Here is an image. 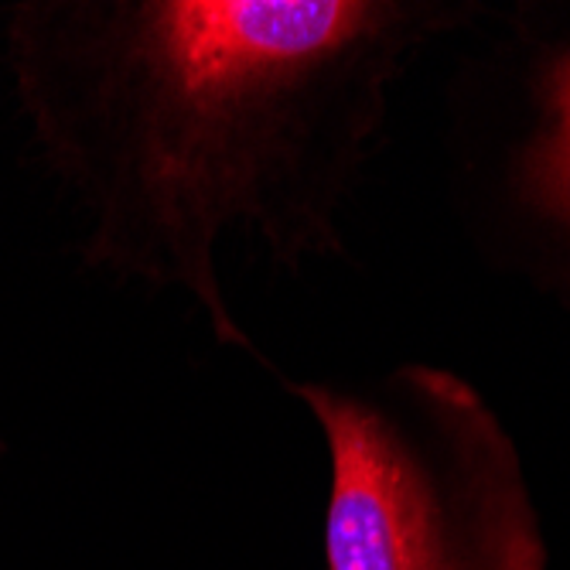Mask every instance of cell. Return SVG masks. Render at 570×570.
<instances>
[{"label":"cell","mask_w":570,"mask_h":570,"mask_svg":"<svg viewBox=\"0 0 570 570\" xmlns=\"http://www.w3.org/2000/svg\"><path fill=\"white\" fill-rule=\"evenodd\" d=\"M424 8L383 0H114L14 18L18 86L92 219L89 256L181 294L223 348L243 328L219 253L291 274L342 249V209Z\"/></svg>","instance_id":"6da1fadb"},{"label":"cell","mask_w":570,"mask_h":570,"mask_svg":"<svg viewBox=\"0 0 570 570\" xmlns=\"http://www.w3.org/2000/svg\"><path fill=\"white\" fill-rule=\"evenodd\" d=\"M284 386L328 448L325 570H547L520 448L472 383L396 366Z\"/></svg>","instance_id":"7a4b0ae2"},{"label":"cell","mask_w":570,"mask_h":570,"mask_svg":"<svg viewBox=\"0 0 570 570\" xmlns=\"http://www.w3.org/2000/svg\"><path fill=\"white\" fill-rule=\"evenodd\" d=\"M523 195L570 229V48L543 72V120L523 150Z\"/></svg>","instance_id":"3957f363"}]
</instances>
